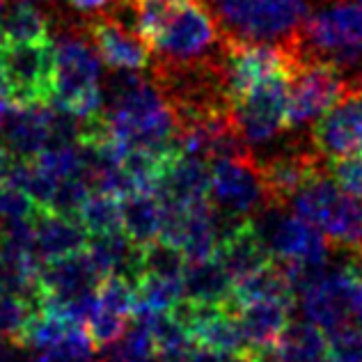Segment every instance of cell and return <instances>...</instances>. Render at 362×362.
<instances>
[{
  "label": "cell",
  "instance_id": "3957f363",
  "mask_svg": "<svg viewBox=\"0 0 362 362\" xmlns=\"http://www.w3.org/2000/svg\"><path fill=\"white\" fill-rule=\"evenodd\" d=\"M51 106L78 122H88L103 112L101 60L85 25L64 28L58 35Z\"/></svg>",
  "mask_w": 362,
  "mask_h": 362
},
{
  "label": "cell",
  "instance_id": "4316f807",
  "mask_svg": "<svg viewBox=\"0 0 362 362\" xmlns=\"http://www.w3.org/2000/svg\"><path fill=\"white\" fill-rule=\"evenodd\" d=\"M37 305L28 303L23 298L0 293V337L21 341L25 326L37 314Z\"/></svg>",
  "mask_w": 362,
  "mask_h": 362
},
{
  "label": "cell",
  "instance_id": "7402d4cb",
  "mask_svg": "<svg viewBox=\"0 0 362 362\" xmlns=\"http://www.w3.org/2000/svg\"><path fill=\"white\" fill-rule=\"evenodd\" d=\"M255 300H284L296 305V296L291 291V284L284 275L280 262L266 264L264 269L245 275L239 282H234L232 298L227 303L230 310H239L241 305L255 303Z\"/></svg>",
  "mask_w": 362,
  "mask_h": 362
},
{
  "label": "cell",
  "instance_id": "7a4b0ae2",
  "mask_svg": "<svg viewBox=\"0 0 362 362\" xmlns=\"http://www.w3.org/2000/svg\"><path fill=\"white\" fill-rule=\"evenodd\" d=\"M227 44H266L298 51L310 0H202Z\"/></svg>",
  "mask_w": 362,
  "mask_h": 362
},
{
  "label": "cell",
  "instance_id": "8fae6325",
  "mask_svg": "<svg viewBox=\"0 0 362 362\" xmlns=\"http://www.w3.org/2000/svg\"><path fill=\"white\" fill-rule=\"evenodd\" d=\"M209 202L214 209L236 218H250L269 204L266 186L255 156L211 163Z\"/></svg>",
  "mask_w": 362,
  "mask_h": 362
},
{
  "label": "cell",
  "instance_id": "8992f818",
  "mask_svg": "<svg viewBox=\"0 0 362 362\" xmlns=\"http://www.w3.org/2000/svg\"><path fill=\"white\" fill-rule=\"evenodd\" d=\"M284 206L319 227L328 243L362 257V199L341 190L328 170L303 184Z\"/></svg>",
  "mask_w": 362,
  "mask_h": 362
},
{
  "label": "cell",
  "instance_id": "d6986e66",
  "mask_svg": "<svg viewBox=\"0 0 362 362\" xmlns=\"http://www.w3.org/2000/svg\"><path fill=\"white\" fill-rule=\"evenodd\" d=\"M214 257L234 282H239L245 275L259 271L266 264L273 262L269 250H266L264 243L257 239V234L252 232L250 223H245L239 230L227 234L225 239L218 243Z\"/></svg>",
  "mask_w": 362,
  "mask_h": 362
},
{
  "label": "cell",
  "instance_id": "f1b7e54d",
  "mask_svg": "<svg viewBox=\"0 0 362 362\" xmlns=\"http://www.w3.org/2000/svg\"><path fill=\"white\" fill-rule=\"evenodd\" d=\"M131 317H124V314H117L112 310H106L99 305L97 298V308L90 312V317L85 319V330L92 337L94 346H106L110 341H115L124 335V330L129 328Z\"/></svg>",
  "mask_w": 362,
  "mask_h": 362
},
{
  "label": "cell",
  "instance_id": "f35d334b",
  "mask_svg": "<svg viewBox=\"0 0 362 362\" xmlns=\"http://www.w3.org/2000/svg\"><path fill=\"white\" fill-rule=\"evenodd\" d=\"M358 3H362V0H358Z\"/></svg>",
  "mask_w": 362,
  "mask_h": 362
},
{
  "label": "cell",
  "instance_id": "e0dca14e",
  "mask_svg": "<svg viewBox=\"0 0 362 362\" xmlns=\"http://www.w3.org/2000/svg\"><path fill=\"white\" fill-rule=\"evenodd\" d=\"M101 278L103 275L85 250L42 262L40 266V287L44 296H62V293L97 289Z\"/></svg>",
  "mask_w": 362,
  "mask_h": 362
},
{
  "label": "cell",
  "instance_id": "ac0fdd59",
  "mask_svg": "<svg viewBox=\"0 0 362 362\" xmlns=\"http://www.w3.org/2000/svg\"><path fill=\"white\" fill-rule=\"evenodd\" d=\"M296 305L284 300H255L234 310L247 351H259L275 344V339L291 321L289 312Z\"/></svg>",
  "mask_w": 362,
  "mask_h": 362
},
{
  "label": "cell",
  "instance_id": "6da1fadb",
  "mask_svg": "<svg viewBox=\"0 0 362 362\" xmlns=\"http://www.w3.org/2000/svg\"><path fill=\"white\" fill-rule=\"evenodd\" d=\"M103 90V122L127 149L173 158L177 147V115L158 83L142 71H112Z\"/></svg>",
  "mask_w": 362,
  "mask_h": 362
},
{
  "label": "cell",
  "instance_id": "277c9868",
  "mask_svg": "<svg viewBox=\"0 0 362 362\" xmlns=\"http://www.w3.org/2000/svg\"><path fill=\"white\" fill-rule=\"evenodd\" d=\"M298 58L335 64L349 81L362 76V3L319 0L310 7L298 37Z\"/></svg>",
  "mask_w": 362,
  "mask_h": 362
},
{
  "label": "cell",
  "instance_id": "9a60e30c",
  "mask_svg": "<svg viewBox=\"0 0 362 362\" xmlns=\"http://www.w3.org/2000/svg\"><path fill=\"white\" fill-rule=\"evenodd\" d=\"M255 362H330L328 337L312 321H289L275 344L250 351Z\"/></svg>",
  "mask_w": 362,
  "mask_h": 362
},
{
  "label": "cell",
  "instance_id": "8d00e7d4",
  "mask_svg": "<svg viewBox=\"0 0 362 362\" xmlns=\"http://www.w3.org/2000/svg\"><path fill=\"white\" fill-rule=\"evenodd\" d=\"M5 9H7V7H5V0H0V18H3V14H5Z\"/></svg>",
  "mask_w": 362,
  "mask_h": 362
},
{
  "label": "cell",
  "instance_id": "e575fe53",
  "mask_svg": "<svg viewBox=\"0 0 362 362\" xmlns=\"http://www.w3.org/2000/svg\"><path fill=\"white\" fill-rule=\"evenodd\" d=\"M12 106H14L12 101L5 99V97H0V131H3V127H5V119L9 115V110H12Z\"/></svg>",
  "mask_w": 362,
  "mask_h": 362
},
{
  "label": "cell",
  "instance_id": "d6a6232c",
  "mask_svg": "<svg viewBox=\"0 0 362 362\" xmlns=\"http://www.w3.org/2000/svg\"><path fill=\"white\" fill-rule=\"evenodd\" d=\"M349 321L362 328V262L349 284Z\"/></svg>",
  "mask_w": 362,
  "mask_h": 362
},
{
  "label": "cell",
  "instance_id": "5bb4252c",
  "mask_svg": "<svg viewBox=\"0 0 362 362\" xmlns=\"http://www.w3.org/2000/svg\"><path fill=\"white\" fill-rule=\"evenodd\" d=\"M211 163L186 154H177L165 163L154 193L163 204L188 206L209 197Z\"/></svg>",
  "mask_w": 362,
  "mask_h": 362
},
{
  "label": "cell",
  "instance_id": "ffe728a7",
  "mask_svg": "<svg viewBox=\"0 0 362 362\" xmlns=\"http://www.w3.org/2000/svg\"><path fill=\"white\" fill-rule=\"evenodd\" d=\"M184 298L199 305H227L232 298L234 280L218 264L216 257L199 262H186L184 275Z\"/></svg>",
  "mask_w": 362,
  "mask_h": 362
},
{
  "label": "cell",
  "instance_id": "4dcf8cb0",
  "mask_svg": "<svg viewBox=\"0 0 362 362\" xmlns=\"http://www.w3.org/2000/svg\"><path fill=\"white\" fill-rule=\"evenodd\" d=\"M37 211H40V206L23 190L0 184V223L7 225L14 221H28V218H35Z\"/></svg>",
  "mask_w": 362,
  "mask_h": 362
},
{
  "label": "cell",
  "instance_id": "7c38bea8",
  "mask_svg": "<svg viewBox=\"0 0 362 362\" xmlns=\"http://www.w3.org/2000/svg\"><path fill=\"white\" fill-rule=\"evenodd\" d=\"M94 51L110 71H147L151 66V53L133 28L117 18L108 9L97 12L85 21Z\"/></svg>",
  "mask_w": 362,
  "mask_h": 362
},
{
  "label": "cell",
  "instance_id": "836d02e7",
  "mask_svg": "<svg viewBox=\"0 0 362 362\" xmlns=\"http://www.w3.org/2000/svg\"><path fill=\"white\" fill-rule=\"evenodd\" d=\"M66 3L81 14H97V12H103V9L112 7L115 3H119V0H66Z\"/></svg>",
  "mask_w": 362,
  "mask_h": 362
},
{
  "label": "cell",
  "instance_id": "74e56055",
  "mask_svg": "<svg viewBox=\"0 0 362 362\" xmlns=\"http://www.w3.org/2000/svg\"><path fill=\"white\" fill-rule=\"evenodd\" d=\"M28 3H35V0H28Z\"/></svg>",
  "mask_w": 362,
  "mask_h": 362
},
{
  "label": "cell",
  "instance_id": "cb8c5ba5",
  "mask_svg": "<svg viewBox=\"0 0 362 362\" xmlns=\"http://www.w3.org/2000/svg\"><path fill=\"white\" fill-rule=\"evenodd\" d=\"M133 291H136V305H133L131 317L149 312H170L184 298V280L163 278V275H142Z\"/></svg>",
  "mask_w": 362,
  "mask_h": 362
},
{
  "label": "cell",
  "instance_id": "d4e9b609",
  "mask_svg": "<svg viewBox=\"0 0 362 362\" xmlns=\"http://www.w3.org/2000/svg\"><path fill=\"white\" fill-rule=\"evenodd\" d=\"M81 225L88 230L90 236L122 232V206L119 197H112L108 193L92 190L85 199V204L78 214Z\"/></svg>",
  "mask_w": 362,
  "mask_h": 362
},
{
  "label": "cell",
  "instance_id": "52a82bcc",
  "mask_svg": "<svg viewBox=\"0 0 362 362\" xmlns=\"http://www.w3.org/2000/svg\"><path fill=\"white\" fill-rule=\"evenodd\" d=\"M257 239L269 250L275 262L321 264L328 259V239L319 227L293 216L284 204L269 202L255 216L247 218Z\"/></svg>",
  "mask_w": 362,
  "mask_h": 362
},
{
  "label": "cell",
  "instance_id": "603a6c76",
  "mask_svg": "<svg viewBox=\"0 0 362 362\" xmlns=\"http://www.w3.org/2000/svg\"><path fill=\"white\" fill-rule=\"evenodd\" d=\"M0 40L7 42H44L51 40V18L35 3L16 0L0 18Z\"/></svg>",
  "mask_w": 362,
  "mask_h": 362
},
{
  "label": "cell",
  "instance_id": "4fadbf2b",
  "mask_svg": "<svg viewBox=\"0 0 362 362\" xmlns=\"http://www.w3.org/2000/svg\"><path fill=\"white\" fill-rule=\"evenodd\" d=\"M53 106L51 103H30V106H12L0 131L3 147L12 156L35 158L51 140Z\"/></svg>",
  "mask_w": 362,
  "mask_h": 362
},
{
  "label": "cell",
  "instance_id": "ba28073f",
  "mask_svg": "<svg viewBox=\"0 0 362 362\" xmlns=\"http://www.w3.org/2000/svg\"><path fill=\"white\" fill-rule=\"evenodd\" d=\"M55 69V42L0 40V74L7 99L14 106L51 103Z\"/></svg>",
  "mask_w": 362,
  "mask_h": 362
},
{
  "label": "cell",
  "instance_id": "5b68a950",
  "mask_svg": "<svg viewBox=\"0 0 362 362\" xmlns=\"http://www.w3.org/2000/svg\"><path fill=\"white\" fill-rule=\"evenodd\" d=\"M225 42L202 0H175L149 44L151 66H197L216 62Z\"/></svg>",
  "mask_w": 362,
  "mask_h": 362
},
{
  "label": "cell",
  "instance_id": "44dd1931",
  "mask_svg": "<svg viewBox=\"0 0 362 362\" xmlns=\"http://www.w3.org/2000/svg\"><path fill=\"white\" fill-rule=\"evenodd\" d=\"M119 206H122V232L133 243L149 245L151 241H158L165 206L156 193H140V190H136V193L122 197Z\"/></svg>",
  "mask_w": 362,
  "mask_h": 362
},
{
  "label": "cell",
  "instance_id": "9c48e42d",
  "mask_svg": "<svg viewBox=\"0 0 362 362\" xmlns=\"http://www.w3.org/2000/svg\"><path fill=\"white\" fill-rule=\"evenodd\" d=\"M346 83V74L335 64L300 58L289 78L287 129L293 133L312 129V124L339 101Z\"/></svg>",
  "mask_w": 362,
  "mask_h": 362
},
{
  "label": "cell",
  "instance_id": "83f0119b",
  "mask_svg": "<svg viewBox=\"0 0 362 362\" xmlns=\"http://www.w3.org/2000/svg\"><path fill=\"white\" fill-rule=\"evenodd\" d=\"M92 193L88 181L83 177H66L60 179L58 184L53 188V195L49 199L46 209L53 214H60V216H69V218H78L81 209L85 204V199Z\"/></svg>",
  "mask_w": 362,
  "mask_h": 362
},
{
  "label": "cell",
  "instance_id": "d590c367",
  "mask_svg": "<svg viewBox=\"0 0 362 362\" xmlns=\"http://www.w3.org/2000/svg\"><path fill=\"white\" fill-rule=\"evenodd\" d=\"M9 158H12V154L0 145V184H3V175H5V168H7V163H9Z\"/></svg>",
  "mask_w": 362,
  "mask_h": 362
},
{
  "label": "cell",
  "instance_id": "1f68e13d",
  "mask_svg": "<svg viewBox=\"0 0 362 362\" xmlns=\"http://www.w3.org/2000/svg\"><path fill=\"white\" fill-rule=\"evenodd\" d=\"M328 175L337 181L341 190L362 199V154L328 160Z\"/></svg>",
  "mask_w": 362,
  "mask_h": 362
},
{
  "label": "cell",
  "instance_id": "2e32d148",
  "mask_svg": "<svg viewBox=\"0 0 362 362\" xmlns=\"http://www.w3.org/2000/svg\"><path fill=\"white\" fill-rule=\"evenodd\" d=\"M33 225H35V252L42 262H51L71 252H81L90 241V234L81 225L78 218L53 214L49 209H40L33 218Z\"/></svg>",
  "mask_w": 362,
  "mask_h": 362
},
{
  "label": "cell",
  "instance_id": "484cf974",
  "mask_svg": "<svg viewBox=\"0 0 362 362\" xmlns=\"http://www.w3.org/2000/svg\"><path fill=\"white\" fill-rule=\"evenodd\" d=\"M186 269V257L179 247L165 241H151L142 247V271L145 275H163V278H181Z\"/></svg>",
  "mask_w": 362,
  "mask_h": 362
},
{
  "label": "cell",
  "instance_id": "30bf717a",
  "mask_svg": "<svg viewBox=\"0 0 362 362\" xmlns=\"http://www.w3.org/2000/svg\"><path fill=\"white\" fill-rule=\"evenodd\" d=\"M291 74H275L232 103V119L247 147L269 145L287 129Z\"/></svg>",
  "mask_w": 362,
  "mask_h": 362
},
{
  "label": "cell",
  "instance_id": "f546056e",
  "mask_svg": "<svg viewBox=\"0 0 362 362\" xmlns=\"http://www.w3.org/2000/svg\"><path fill=\"white\" fill-rule=\"evenodd\" d=\"M330 362H362V328L356 323H344L326 332Z\"/></svg>",
  "mask_w": 362,
  "mask_h": 362
}]
</instances>
